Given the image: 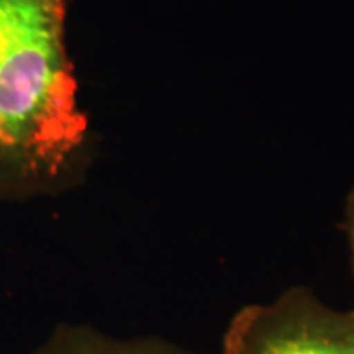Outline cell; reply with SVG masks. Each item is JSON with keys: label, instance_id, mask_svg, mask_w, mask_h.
I'll use <instances>...</instances> for the list:
<instances>
[{"label": "cell", "instance_id": "cell-4", "mask_svg": "<svg viewBox=\"0 0 354 354\" xmlns=\"http://www.w3.org/2000/svg\"><path fill=\"white\" fill-rule=\"evenodd\" d=\"M344 228L351 248V261H353V272H354V187L349 192L346 198V209H344Z\"/></svg>", "mask_w": 354, "mask_h": 354}, {"label": "cell", "instance_id": "cell-2", "mask_svg": "<svg viewBox=\"0 0 354 354\" xmlns=\"http://www.w3.org/2000/svg\"><path fill=\"white\" fill-rule=\"evenodd\" d=\"M220 354H354V308L330 307L308 287H290L238 310Z\"/></svg>", "mask_w": 354, "mask_h": 354}, {"label": "cell", "instance_id": "cell-3", "mask_svg": "<svg viewBox=\"0 0 354 354\" xmlns=\"http://www.w3.org/2000/svg\"><path fill=\"white\" fill-rule=\"evenodd\" d=\"M30 354H196L156 335L117 336L88 325H61Z\"/></svg>", "mask_w": 354, "mask_h": 354}, {"label": "cell", "instance_id": "cell-1", "mask_svg": "<svg viewBox=\"0 0 354 354\" xmlns=\"http://www.w3.org/2000/svg\"><path fill=\"white\" fill-rule=\"evenodd\" d=\"M88 158L64 0H0V201L63 192Z\"/></svg>", "mask_w": 354, "mask_h": 354}]
</instances>
